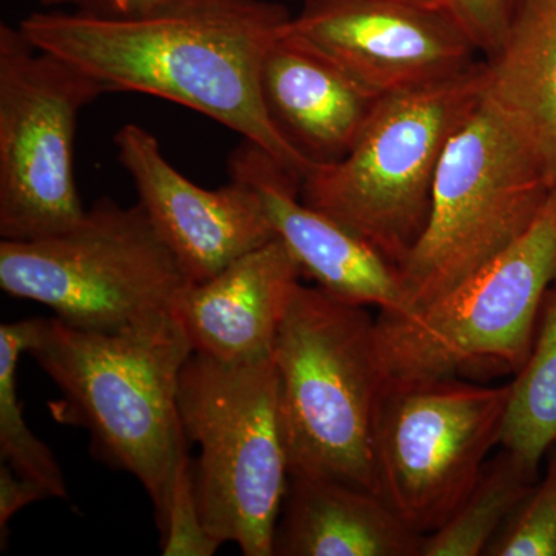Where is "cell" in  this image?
Returning a JSON list of instances; mask_svg holds the SVG:
<instances>
[{
    "label": "cell",
    "instance_id": "1",
    "mask_svg": "<svg viewBox=\"0 0 556 556\" xmlns=\"http://www.w3.org/2000/svg\"><path fill=\"white\" fill-rule=\"evenodd\" d=\"M291 20L270 0H163L129 17L36 11L20 28L109 91L152 94L217 121L302 182L316 164L278 134L260 89L263 62Z\"/></svg>",
    "mask_w": 556,
    "mask_h": 556
},
{
    "label": "cell",
    "instance_id": "2",
    "mask_svg": "<svg viewBox=\"0 0 556 556\" xmlns=\"http://www.w3.org/2000/svg\"><path fill=\"white\" fill-rule=\"evenodd\" d=\"M175 313L115 331L70 327L46 318L28 351L61 390L54 420L83 427L91 453L137 478L164 529L182 466L190 459L178 409L181 369L192 356Z\"/></svg>",
    "mask_w": 556,
    "mask_h": 556
},
{
    "label": "cell",
    "instance_id": "3",
    "mask_svg": "<svg viewBox=\"0 0 556 556\" xmlns=\"http://www.w3.org/2000/svg\"><path fill=\"white\" fill-rule=\"evenodd\" d=\"M273 358L289 477L334 479L379 495L375 420L387 379L376 318L299 283Z\"/></svg>",
    "mask_w": 556,
    "mask_h": 556
},
{
    "label": "cell",
    "instance_id": "4",
    "mask_svg": "<svg viewBox=\"0 0 556 556\" xmlns=\"http://www.w3.org/2000/svg\"><path fill=\"white\" fill-rule=\"evenodd\" d=\"M485 62L452 78L380 98L342 160L318 164L300 199L402 265L430 217L442 156L482 104Z\"/></svg>",
    "mask_w": 556,
    "mask_h": 556
},
{
    "label": "cell",
    "instance_id": "5",
    "mask_svg": "<svg viewBox=\"0 0 556 556\" xmlns=\"http://www.w3.org/2000/svg\"><path fill=\"white\" fill-rule=\"evenodd\" d=\"M178 409L192 463L201 521L244 556H274L289 481L274 358L226 364L192 353L181 369Z\"/></svg>",
    "mask_w": 556,
    "mask_h": 556
},
{
    "label": "cell",
    "instance_id": "6",
    "mask_svg": "<svg viewBox=\"0 0 556 556\" xmlns=\"http://www.w3.org/2000/svg\"><path fill=\"white\" fill-rule=\"evenodd\" d=\"M555 185L541 153L482 102L442 156L427 228L399 266L405 311L393 316L426 308L503 254Z\"/></svg>",
    "mask_w": 556,
    "mask_h": 556
},
{
    "label": "cell",
    "instance_id": "7",
    "mask_svg": "<svg viewBox=\"0 0 556 556\" xmlns=\"http://www.w3.org/2000/svg\"><path fill=\"white\" fill-rule=\"evenodd\" d=\"M556 278V185L533 225L444 298L404 316L379 313L387 382L517 376Z\"/></svg>",
    "mask_w": 556,
    "mask_h": 556
},
{
    "label": "cell",
    "instance_id": "8",
    "mask_svg": "<svg viewBox=\"0 0 556 556\" xmlns=\"http://www.w3.org/2000/svg\"><path fill=\"white\" fill-rule=\"evenodd\" d=\"M189 277L141 204L102 199L49 239L0 241V288L70 327L115 331L175 313Z\"/></svg>",
    "mask_w": 556,
    "mask_h": 556
},
{
    "label": "cell",
    "instance_id": "9",
    "mask_svg": "<svg viewBox=\"0 0 556 556\" xmlns=\"http://www.w3.org/2000/svg\"><path fill=\"white\" fill-rule=\"evenodd\" d=\"M108 87L0 25V237L49 239L86 214L75 179L80 110Z\"/></svg>",
    "mask_w": 556,
    "mask_h": 556
},
{
    "label": "cell",
    "instance_id": "10",
    "mask_svg": "<svg viewBox=\"0 0 556 556\" xmlns=\"http://www.w3.org/2000/svg\"><path fill=\"white\" fill-rule=\"evenodd\" d=\"M510 382H387L375 420L379 495L422 535L441 529L500 445Z\"/></svg>",
    "mask_w": 556,
    "mask_h": 556
},
{
    "label": "cell",
    "instance_id": "11",
    "mask_svg": "<svg viewBox=\"0 0 556 556\" xmlns=\"http://www.w3.org/2000/svg\"><path fill=\"white\" fill-rule=\"evenodd\" d=\"M289 31L380 98L452 78L481 61L452 14L405 0H303Z\"/></svg>",
    "mask_w": 556,
    "mask_h": 556
},
{
    "label": "cell",
    "instance_id": "12",
    "mask_svg": "<svg viewBox=\"0 0 556 556\" xmlns=\"http://www.w3.org/2000/svg\"><path fill=\"white\" fill-rule=\"evenodd\" d=\"M113 142L138 203L193 283L277 239L265 204L247 182L230 178L223 188H201L172 166L159 139L138 124L121 127Z\"/></svg>",
    "mask_w": 556,
    "mask_h": 556
},
{
    "label": "cell",
    "instance_id": "13",
    "mask_svg": "<svg viewBox=\"0 0 556 556\" xmlns=\"http://www.w3.org/2000/svg\"><path fill=\"white\" fill-rule=\"evenodd\" d=\"M229 175L257 190L278 239L298 260L302 276L332 298L379 313L402 314L397 266L334 218L300 199V181L265 150L244 141L229 156Z\"/></svg>",
    "mask_w": 556,
    "mask_h": 556
},
{
    "label": "cell",
    "instance_id": "14",
    "mask_svg": "<svg viewBox=\"0 0 556 556\" xmlns=\"http://www.w3.org/2000/svg\"><path fill=\"white\" fill-rule=\"evenodd\" d=\"M302 270L287 244L274 239L179 295L175 316L193 353L226 364L273 357L278 328Z\"/></svg>",
    "mask_w": 556,
    "mask_h": 556
},
{
    "label": "cell",
    "instance_id": "15",
    "mask_svg": "<svg viewBox=\"0 0 556 556\" xmlns=\"http://www.w3.org/2000/svg\"><path fill=\"white\" fill-rule=\"evenodd\" d=\"M260 89L278 134L316 166L350 152L380 101L289 27L263 62Z\"/></svg>",
    "mask_w": 556,
    "mask_h": 556
},
{
    "label": "cell",
    "instance_id": "16",
    "mask_svg": "<svg viewBox=\"0 0 556 556\" xmlns=\"http://www.w3.org/2000/svg\"><path fill=\"white\" fill-rule=\"evenodd\" d=\"M422 533L382 496L334 479L289 477L276 556H420Z\"/></svg>",
    "mask_w": 556,
    "mask_h": 556
},
{
    "label": "cell",
    "instance_id": "17",
    "mask_svg": "<svg viewBox=\"0 0 556 556\" xmlns=\"http://www.w3.org/2000/svg\"><path fill=\"white\" fill-rule=\"evenodd\" d=\"M484 62L482 102L556 178V0H518L503 42Z\"/></svg>",
    "mask_w": 556,
    "mask_h": 556
},
{
    "label": "cell",
    "instance_id": "18",
    "mask_svg": "<svg viewBox=\"0 0 556 556\" xmlns=\"http://www.w3.org/2000/svg\"><path fill=\"white\" fill-rule=\"evenodd\" d=\"M540 475V468L517 453L501 450L486 459L477 484L453 517L424 538L420 556H485Z\"/></svg>",
    "mask_w": 556,
    "mask_h": 556
},
{
    "label": "cell",
    "instance_id": "19",
    "mask_svg": "<svg viewBox=\"0 0 556 556\" xmlns=\"http://www.w3.org/2000/svg\"><path fill=\"white\" fill-rule=\"evenodd\" d=\"M510 386L500 445L540 468L556 442V278L541 305L532 351Z\"/></svg>",
    "mask_w": 556,
    "mask_h": 556
},
{
    "label": "cell",
    "instance_id": "20",
    "mask_svg": "<svg viewBox=\"0 0 556 556\" xmlns=\"http://www.w3.org/2000/svg\"><path fill=\"white\" fill-rule=\"evenodd\" d=\"M46 318L0 325V457L20 477L30 479L49 497L68 500V486L53 452L25 422L17 394V367L39 338Z\"/></svg>",
    "mask_w": 556,
    "mask_h": 556
},
{
    "label": "cell",
    "instance_id": "21",
    "mask_svg": "<svg viewBox=\"0 0 556 556\" xmlns=\"http://www.w3.org/2000/svg\"><path fill=\"white\" fill-rule=\"evenodd\" d=\"M485 556H556V442L547 450L546 470Z\"/></svg>",
    "mask_w": 556,
    "mask_h": 556
},
{
    "label": "cell",
    "instance_id": "22",
    "mask_svg": "<svg viewBox=\"0 0 556 556\" xmlns=\"http://www.w3.org/2000/svg\"><path fill=\"white\" fill-rule=\"evenodd\" d=\"M160 533L164 556H211L223 546L201 521L190 459L179 471L166 525Z\"/></svg>",
    "mask_w": 556,
    "mask_h": 556
},
{
    "label": "cell",
    "instance_id": "23",
    "mask_svg": "<svg viewBox=\"0 0 556 556\" xmlns=\"http://www.w3.org/2000/svg\"><path fill=\"white\" fill-rule=\"evenodd\" d=\"M517 2L518 0H441L444 10L470 36L484 60L492 56L503 42Z\"/></svg>",
    "mask_w": 556,
    "mask_h": 556
},
{
    "label": "cell",
    "instance_id": "24",
    "mask_svg": "<svg viewBox=\"0 0 556 556\" xmlns=\"http://www.w3.org/2000/svg\"><path fill=\"white\" fill-rule=\"evenodd\" d=\"M49 500L47 493L30 479L20 477L5 463L0 464V541L5 551L11 518L28 504Z\"/></svg>",
    "mask_w": 556,
    "mask_h": 556
},
{
    "label": "cell",
    "instance_id": "25",
    "mask_svg": "<svg viewBox=\"0 0 556 556\" xmlns=\"http://www.w3.org/2000/svg\"><path fill=\"white\" fill-rule=\"evenodd\" d=\"M163 0H67L76 11L97 17H129L146 13Z\"/></svg>",
    "mask_w": 556,
    "mask_h": 556
},
{
    "label": "cell",
    "instance_id": "26",
    "mask_svg": "<svg viewBox=\"0 0 556 556\" xmlns=\"http://www.w3.org/2000/svg\"><path fill=\"white\" fill-rule=\"evenodd\" d=\"M405 2L416 3V5L431 7V9H442L441 0H405Z\"/></svg>",
    "mask_w": 556,
    "mask_h": 556
},
{
    "label": "cell",
    "instance_id": "27",
    "mask_svg": "<svg viewBox=\"0 0 556 556\" xmlns=\"http://www.w3.org/2000/svg\"><path fill=\"white\" fill-rule=\"evenodd\" d=\"M46 5H60V3H67V0H40Z\"/></svg>",
    "mask_w": 556,
    "mask_h": 556
}]
</instances>
